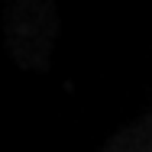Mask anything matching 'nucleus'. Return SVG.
Instances as JSON below:
<instances>
[{"label":"nucleus","mask_w":152,"mask_h":152,"mask_svg":"<svg viewBox=\"0 0 152 152\" xmlns=\"http://www.w3.org/2000/svg\"><path fill=\"white\" fill-rule=\"evenodd\" d=\"M61 29V13L45 0H20L3 16V42L23 71H45Z\"/></svg>","instance_id":"obj_1"},{"label":"nucleus","mask_w":152,"mask_h":152,"mask_svg":"<svg viewBox=\"0 0 152 152\" xmlns=\"http://www.w3.org/2000/svg\"><path fill=\"white\" fill-rule=\"evenodd\" d=\"M97 152H152V113H142L113 133Z\"/></svg>","instance_id":"obj_2"}]
</instances>
